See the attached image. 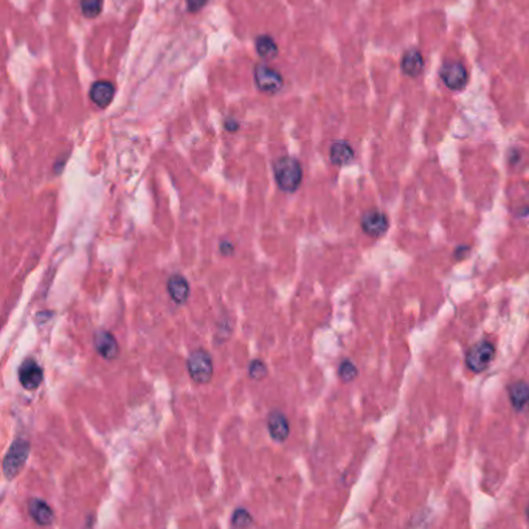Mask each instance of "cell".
Here are the masks:
<instances>
[{
	"label": "cell",
	"mask_w": 529,
	"mask_h": 529,
	"mask_svg": "<svg viewBox=\"0 0 529 529\" xmlns=\"http://www.w3.org/2000/svg\"><path fill=\"white\" fill-rule=\"evenodd\" d=\"M29 514L34 523L39 526H50L54 521V512L52 506L44 500L33 498L29 501Z\"/></svg>",
	"instance_id": "obj_11"
},
{
	"label": "cell",
	"mask_w": 529,
	"mask_h": 529,
	"mask_svg": "<svg viewBox=\"0 0 529 529\" xmlns=\"http://www.w3.org/2000/svg\"><path fill=\"white\" fill-rule=\"evenodd\" d=\"M252 525H253V517L247 509H244V507H238V509L233 512L232 526L247 528V526H252Z\"/></svg>",
	"instance_id": "obj_19"
},
{
	"label": "cell",
	"mask_w": 529,
	"mask_h": 529,
	"mask_svg": "<svg viewBox=\"0 0 529 529\" xmlns=\"http://www.w3.org/2000/svg\"><path fill=\"white\" fill-rule=\"evenodd\" d=\"M389 227V221L384 211L370 210L362 216V230L373 238L384 236Z\"/></svg>",
	"instance_id": "obj_8"
},
{
	"label": "cell",
	"mask_w": 529,
	"mask_h": 529,
	"mask_svg": "<svg viewBox=\"0 0 529 529\" xmlns=\"http://www.w3.org/2000/svg\"><path fill=\"white\" fill-rule=\"evenodd\" d=\"M509 399L512 407L519 412H523L529 407V385L526 382H515L509 387Z\"/></svg>",
	"instance_id": "obj_16"
},
{
	"label": "cell",
	"mask_w": 529,
	"mask_h": 529,
	"mask_svg": "<svg viewBox=\"0 0 529 529\" xmlns=\"http://www.w3.org/2000/svg\"><path fill=\"white\" fill-rule=\"evenodd\" d=\"M94 346L96 352L106 360H115L120 354V345H118L114 334L109 331H96L94 334Z\"/></svg>",
	"instance_id": "obj_9"
},
{
	"label": "cell",
	"mask_w": 529,
	"mask_h": 529,
	"mask_svg": "<svg viewBox=\"0 0 529 529\" xmlns=\"http://www.w3.org/2000/svg\"><path fill=\"white\" fill-rule=\"evenodd\" d=\"M526 519H528V521H529V505H528V509H526Z\"/></svg>",
	"instance_id": "obj_26"
},
{
	"label": "cell",
	"mask_w": 529,
	"mask_h": 529,
	"mask_svg": "<svg viewBox=\"0 0 529 529\" xmlns=\"http://www.w3.org/2000/svg\"><path fill=\"white\" fill-rule=\"evenodd\" d=\"M219 250L221 253L224 256H232L234 253V246L230 241H221V246H219Z\"/></svg>",
	"instance_id": "obj_23"
},
{
	"label": "cell",
	"mask_w": 529,
	"mask_h": 529,
	"mask_svg": "<svg viewBox=\"0 0 529 529\" xmlns=\"http://www.w3.org/2000/svg\"><path fill=\"white\" fill-rule=\"evenodd\" d=\"M440 76L445 86L452 90H459L468 84V70L461 64V62L447 61L444 62L442 67L440 68Z\"/></svg>",
	"instance_id": "obj_6"
},
{
	"label": "cell",
	"mask_w": 529,
	"mask_h": 529,
	"mask_svg": "<svg viewBox=\"0 0 529 529\" xmlns=\"http://www.w3.org/2000/svg\"><path fill=\"white\" fill-rule=\"evenodd\" d=\"M255 47H256V53L264 59H272L278 54V45L275 43V39L272 36H269V34L258 36L255 40Z\"/></svg>",
	"instance_id": "obj_17"
},
{
	"label": "cell",
	"mask_w": 529,
	"mask_h": 529,
	"mask_svg": "<svg viewBox=\"0 0 529 529\" xmlns=\"http://www.w3.org/2000/svg\"><path fill=\"white\" fill-rule=\"evenodd\" d=\"M19 382L25 389L29 392H34L43 384L44 380V371L40 365L34 359H27L19 366Z\"/></svg>",
	"instance_id": "obj_7"
},
{
	"label": "cell",
	"mask_w": 529,
	"mask_h": 529,
	"mask_svg": "<svg viewBox=\"0 0 529 529\" xmlns=\"http://www.w3.org/2000/svg\"><path fill=\"white\" fill-rule=\"evenodd\" d=\"M274 176L283 191L295 193L303 180L301 163L294 157H280L274 163Z\"/></svg>",
	"instance_id": "obj_1"
},
{
	"label": "cell",
	"mask_w": 529,
	"mask_h": 529,
	"mask_svg": "<svg viewBox=\"0 0 529 529\" xmlns=\"http://www.w3.org/2000/svg\"><path fill=\"white\" fill-rule=\"evenodd\" d=\"M250 379L253 380H262L264 378H266L269 370H267V365L264 364V362L261 359H253L252 362L248 364V370H247Z\"/></svg>",
	"instance_id": "obj_18"
},
{
	"label": "cell",
	"mask_w": 529,
	"mask_h": 529,
	"mask_svg": "<svg viewBox=\"0 0 529 529\" xmlns=\"http://www.w3.org/2000/svg\"><path fill=\"white\" fill-rule=\"evenodd\" d=\"M224 128L228 131V132H236V131H238L239 129V123L238 121H236L234 120V118H225V121H224Z\"/></svg>",
	"instance_id": "obj_24"
},
{
	"label": "cell",
	"mask_w": 529,
	"mask_h": 529,
	"mask_svg": "<svg viewBox=\"0 0 529 529\" xmlns=\"http://www.w3.org/2000/svg\"><path fill=\"white\" fill-rule=\"evenodd\" d=\"M255 82H256V87L260 89L261 92L276 94L281 90L284 80L281 73L275 70L274 67L264 64V62H260V64H256L255 67Z\"/></svg>",
	"instance_id": "obj_5"
},
{
	"label": "cell",
	"mask_w": 529,
	"mask_h": 529,
	"mask_svg": "<svg viewBox=\"0 0 529 529\" xmlns=\"http://www.w3.org/2000/svg\"><path fill=\"white\" fill-rule=\"evenodd\" d=\"M67 157H68V156H66L64 158L58 160V165H57V166H54V172L59 174V172H61V168H64V165H66V160H67Z\"/></svg>",
	"instance_id": "obj_25"
},
{
	"label": "cell",
	"mask_w": 529,
	"mask_h": 529,
	"mask_svg": "<svg viewBox=\"0 0 529 529\" xmlns=\"http://www.w3.org/2000/svg\"><path fill=\"white\" fill-rule=\"evenodd\" d=\"M354 156L356 154H354L352 146L346 140H337L331 144L329 158L334 165L345 166L348 163H351L354 160Z\"/></svg>",
	"instance_id": "obj_15"
},
{
	"label": "cell",
	"mask_w": 529,
	"mask_h": 529,
	"mask_svg": "<svg viewBox=\"0 0 529 529\" xmlns=\"http://www.w3.org/2000/svg\"><path fill=\"white\" fill-rule=\"evenodd\" d=\"M90 100H92L98 107H107L112 103L115 96V86L110 81L100 80L90 87Z\"/></svg>",
	"instance_id": "obj_12"
},
{
	"label": "cell",
	"mask_w": 529,
	"mask_h": 529,
	"mask_svg": "<svg viewBox=\"0 0 529 529\" xmlns=\"http://www.w3.org/2000/svg\"><path fill=\"white\" fill-rule=\"evenodd\" d=\"M493 356H496V346L484 340V342H479L470 348L468 356H465V365L473 373H482L491 365Z\"/></svg>",
	"instance_id": "obj_4"
},
{
	"label": "cell",
	"mask_w": 529,
	"mask_h": 529,
	"mask_svg": "<svg viewBox=\"0 0 529 529\" xmlns=\"http://www.w3.org/2000/svg\"><path fill=\"white\" fill-rule=\"evenodd\" d=\"M190 378L198 384H210L214 374L213 357L205 350H194L186 359Z\"/></svg>",
	"instance_id": "obj_3"
},
{
	"label": "cell",
	"mask_w": 529,
	"mask_h": 529,
	"mask_svg": "<svg viewBox=\"0 0 529 529\" xmlns=\"http://www.w3.org/2000/svg\"><path fill=\"white\" fill-rule=\"evenodd\" d=\"M267 430H269L270 438H272L275 442L286 441L290 433V426H289V419L286 417V415L278 412V410L270 413L267 419Z\"/></svg>",
	"instance_id": "obj_10"
},
{
	"label": "cell",
	"mask_w": 529,
	"mask_h": 529,
	"mask_svg": "<svg viewBox=\"0 0 529 529\" xmlns=\"http://www.w3.org/2000/svg\"><path fill=\"white\" fill-rule=\"evenodd\" d=\"M338 375L343 382H351L357 378V368L351 360H343L338 366Z\"/></svg>",
	"instance_id": "obj_21"
},
{
	"label": "cell",
	"mask_w": 529,
	"mask_h": 529,
	"mask_svg": "<svg viewBox=\"0 0 529 529\" xmlns=\"http://www.w3.org/2000/svg\"><path fill=\"white\" fill-rule=\"evenodd\" d=\"M401 68L403 73L412 76V78L419 75L424 70V58L421 52L416 50V48H410V50L403 53L401 59Z\"/></svg>",
	"instance_id": "obj_14"
},
{
	"label": "cell",
	"mask_w": 529,
	"mask_h": 529,
	"mask_svg": "<svg viewBox=\"0 0 529 529\" xmlns=\"http://www.w3.org/2000/svg\"><path fill=\"white\" fill-rule=\"evenodd\" d=\"M30 455V442L25 440H16L10 445L8 452L3 458L2 468H3V475L6 479H13L16 478L20 472H22L24 465L29 459Z\"/></svg>",
	"instance_id": "obj_2"
},
{
	"label": "cell",
	"mask_w": 529,
	"mask_h": 529,
	"mask_svg": "<svg viewBox=\"0 0 529 529\" xmlns=\"http://www.w3.org/2000/svg\"><path fill=\"white\" fill-rule=\"evenodd\" d=\"M104 0H81V11L86 17H96L103 11Z\"/></svg>",
	"instance_id": "obj_20"
},
{
	"label": "cell",
	"mask_w": 529,
	"mask_h": 529,
	"mask_svg": "<svg viewBox=\"0 0 529 529\" xmlns=\"http://www.w3.org/2000/svg\"><path fill=\"white\" fill-rule=\"evenodd\" d=\"M168 294L171 300L176 304H185L190 298V283L186 281V278L180 274H174L170 276L168 284Z\"/></svg>",
	"instance_id": "obj_13"
},
{
	"label": "cell",
	"mask_w": 529,
	"mask_h": 529,
	"mask_svg": "<svg viewBox=\"0 0 529 529\" xmlns=\"http://www.w3.org/2000/svg\"><path fill=\"white\" fill-rule=\"evenodd\" d=\"M207 2H208V0H186L188 11H190V13H196V11H199L200 8H204Z\"/></svg>",
	"instance_id": "obj_22"
}]
</instances>
